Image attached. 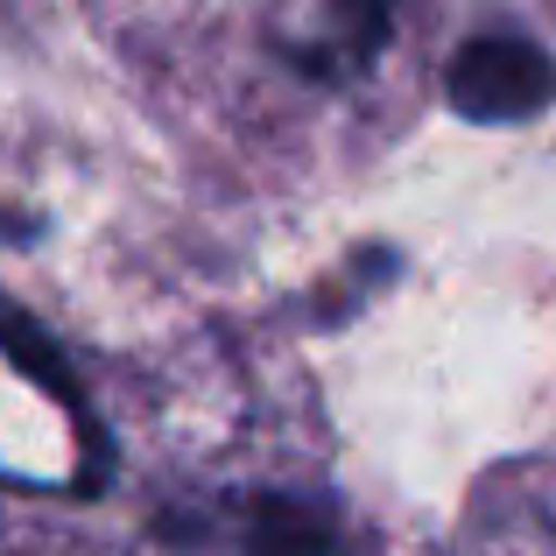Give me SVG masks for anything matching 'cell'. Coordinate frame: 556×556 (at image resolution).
I'll list each match as a JSON object with an SVG mask.
<instances>
[{
  "mask_svg": "<svg viewBox=\"0 0 556 556\" xmlns=\"http://www.w3.org/2000/svg\"><path fill=\"white\" fill-rule=\"evenodd\" d=\"M394 28V0H339V64H374Z\"/></svg>",
  "mask_w": 556,
  "mask_h": 556,
  "instance_id": "4",
  "label": "cell"
},
{
  "mask_svg": "<svg viewBox=\"0 0 556 556\" xmlns=\"http://www.w3.org/2000/svg\"><path fill=\"white\" fill-rule=\"evenodd\" d=\"M339 515L311 493H254L247 501V556H331Z\"/></svg>",
  "mask_w": 556,
  "mask_h": 556,
  "instance_id": "3",
  "label": "cell"
},
{
  "mask_svg": "<svg viewBox=\"0 0 556 556\" xmlns=\"http://www.w3.org/2000/svg\"><path fill=\"white\" fill-rule=\"evenodd\" d=\"M444 92L465 121L479 127H515V121H535L549 113L556 99V64L543 42L515 36V28H493V36H472L458 42V56L444 64Z\"/></svg>",
  "mask_w": 556,
  "mask_h": 556,
  "instance_id": "1",
  "label": "cell"
},
{
  "mask_svg": "<svg viewBox=\"0 0 556 556\" xmlns=\"http://www.w3.org/2000/svg\"><path fill=\"white\" fill-rule=\"evenodd\" d=\"M0 353H8L14 367L36 380L42 394H56V402H64L71 416H78V444H85V472H78V486L92 493L99 479H106V465H113V458H106V444H99L92 416H85V402H78V374H71V359L56 353V339H50V331H42L36 317L22 311V303H8V296H0Z\"/></svg>",
  "mask_w": 556,
  "mask_h": 556,
  "instance_id": "2",
  "label": "cell"
}]
</instances>
